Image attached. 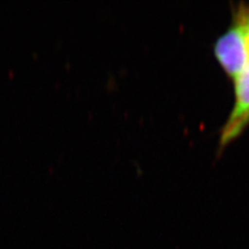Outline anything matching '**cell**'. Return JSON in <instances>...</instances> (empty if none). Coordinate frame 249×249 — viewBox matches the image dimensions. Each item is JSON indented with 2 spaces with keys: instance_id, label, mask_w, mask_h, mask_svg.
I'll use <instances>...</instances> for the list:
<instances>
[{
  "instance_id": "6da1fadb",
  "label": "cell",
  "mask_w": 249,
  "mask_h": 249,
  "mask_svg": "<svg viewBox=\"0 0 249 249\" xmlns=\"http://www.w3.org/2000/svg\"><path fill=\"white\" fill-rule=\"evenodd\" d=\"M231 13V24L216 40L213 52L224 73L233 80L249 66V48L241 3L233 6Z\"/></svg>"
},
{
  "instance_id": "7a4b0ae2",
  "label": "cell",
  "mask_w": 249,
  "mask_h": 249,
  "mask_svg": "<svg viewBox=\"0 0 249 249\" xmlns=\"http://www.w3.org/2000/svg\"><path fill=\"white\" fill-rule=\"evenodd\" d=\"M232 81L235 103L220 132L219 151L238 139L249 126V66Z\"/></svg>"
},
{
  "instance_id": "3957f363",
  "label": "cell",
  "mask_w": 249,
  "mask_h": 249,
  "mask_svg": "<svg viewBox=\"0 0 249 249\" xmlns=\"http://www.w3.org/2000/svg\"><path fill=\"white\" fill-rule=\"evenodd\" d=\"M243 13V20H244V27H245V34H246V40L249 48V3H241Z\"/></svg>"
}]
</instances>
